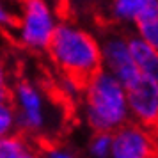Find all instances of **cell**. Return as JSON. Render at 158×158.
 <instances>
[{"label":"cell","mask_w":158,"mask_h":158,"mask_svg":"<svg viewBox=\"0 0 158 158\" xmlns=\"http://www.w3.org/2000/svg\"><path fill=\"white\" fill-rule=\"evenodd\" d=\"M16 133V114L11 101L0 103V139Z\"/></svg>","instance_id":"13"},{"label":"cell","mask_w":158,"mask_h":158,"mask_svg":"<svg viewBox=\"0 0 158 158\" xmlns=\"http://www.w3.org/2000/svg\"><path fill=\"white\" fill-rule=\"evenodd\" d=\"M131 123L140 124L149 130L158 128V82L151 78H142L133 87L126 89Z\"/></svg>","instance_id":"7"},{"label":"cell","mask_w":158,"mask_h":158,"mask_svg":"<svg viewBox=\"0 0 158 158\" xmlns=\"http://www.w3.org/2000/svg\"><path fill=\"white\" fill-rule=\"evenodd\" d=\"M110 158H158V146L149 130L130 121L112 133Z\"/></svg>","instance_id":"6"},{"label":"cell","mask_w":158,"mask_h":158,"mask_svg":"<svg viewBox=\"0 0 158 158\" xmlns=\"http://www.w3.org/2000/svg\"><path fill=\"white\" fill-rule=\"evenodd\" d=\"M0 158H41V151L22 133H11L0 139Z\"/></svg>","instance_id":"10"},{"label":"cell","mask_w":158,"mask_h":158,"mask_svg":"<svg viewBox=\"0 0 158 158\" xmlns=\"http://www.w3.org/2000/svg\"><path fill=\"white\" fill-rule=\"evenodd\" d=\"M59 16L53 6L44 0H25L16 18V41L32 52L48 50L57 30Z\"/></svg>","instance_id":"4"},{"label":"cell","mask_w":158,"mask_h":158,"mask_svg":"<svg viewBox=\"0 0 158 158\" xmlns=\"http://www.w3.org/2000/svg\"><path fill=\"white\" fill-rule=\"evenodd\" d=\"M11 103L16 114V131L25 137H41L55 121L50 100L36 82L18 80L11 91Z\"/></svg>","instance_id":"3"},{"label":"cell","mask_w":158,"mask_h":158,"mask_svg":"<svg viewBox=\"0 0 158 158\" xmlns=\"http://www.w3.org/2000/svg\"><path fill=\"white\" fill-rule=\"evenodd\" d=\"M101 41V59L103 69L121 82L124 89L133 87L142 78L135 62L131 59L128 46V36L121 32H107L100 39Z\"/></svg>","instance_id":"5"},{"label":"cell","mask_w":158,"mask_h":158,"mask_svg":"<svg viewBox=\"0 0 158 158\" xmlns=\"http://www.w3.org/2000/svg\"><path fill=\"white\" fill-rule=\"evenodd\" d=\"M135 36H139L144 43H148L153 50L158 52V18L139 23L135 27Z\"/></svg>","instance_id":"12"},{"label":"cell","mask_w":158,"mask_h":158,"mask_svg":"<svg viewBox=\"0 0 158 158\" xmlns=\"http://www.w3.org/2000/svg\"><path fill=\"white\" fill-rule=\"evenodd\" d=\"M59 91L66 96V100L78 101L82 100V93H84V82L78 78H73L68 75H62L59 80Z\"/></svg>","instance_id":"14"},{"label":"cell","mask_w":158,"mask_h":158,"mask_svg":"<svg viewBox=\"0 0 158 158\" xmlns=\"http://www.w3.org/2000/svg\"><path fill=\"white\" fill-rule=\"evenodd\" d=\"M16 18H18V16H16L4 2H0V29H15Z\"/></svg>","instance_id":"16"},{"label":"cell","mask_w":158,"mask_h":158,"mask_svg":"<svg viewBox=\"0 0 158 158\" xmlns=\"http://www.w3.org/2000/svg\"><path fill=\"white\" fill-rule=\"evenodd\" d=\"M82 117L93 133H114L131 121L126 89L105 69L84 84Z\"/></svg>","instance_id":"2"},{"label":"cell","mask_w":158,"mask_h":158,"mask_svg":"<svg viewBox=\"0 0 158 158\" xmlns=\"http://www.w3.org/2000/svg\"><path fill=\"white\" fill-rule=\"evenodd\" d=\"M128 46L139 73L146 78L158 82V52L135 34H128Z\"/></svg>","instance_id":"9"},{"label":"cell","mask_w":158,"mask_h":158,"mask_svg":"<svg viewBox=\"0 0 158 158\" xmlns=\"http://www.w3.org/2000/svg\"><path fill=\"white\" fill-rule=\"evenodd\" d=\"M39 151H41V158H80V155L75 149L66 146H57V144H46Z\"/></svg>","instance_id":"15"},{"label":"cell","mask_w":158,"mask_h":158,"mask_svg":"<svg viewBox=\"0 0 158 158\" xmlns=\"http://www.w3.org/2000/svg\"><path fill=\"white\" fill-rule=\"evenodd\" d=\"M46 52L62 75L78 78L84 84L103 69L101 41L91 30L71 20L59 22Z\"/></svg>","instance_id":"1"},{"label":"cell","mask_w":158,"mask_h":158,"mask_svg":"<svg viewBox=\"0 0 158 158\" xmlns=\"http://www.w3.org/2000/svg\"><path fill=\"white\" fill-rule=\"evenodd\" d=\"M7 80H9V71H7V64L4 57L0 55V93L7 91Z\"/></svg>","instance_id":"17"},{"label":"cell","mask_w":158,"mask_h":158,"mask_svg":"<svg viewBox=\"0 0 158 158\" xmlns=\"http://www.w3.org/2000/svg\"><path fill=\"white\" fill-rule=\"evenodd\" d=\"M107 11L115 23L137 27L139 23L158 18V0H114Z\"/></svg>","instance_id":"8"},{"label":"cell","mask_w":158,"mask_h":158,"mask_svg":"<svg viewBox=\"0 0 158 158\" xmlns=\"http://www.w3.org/2000/svg\"><path fill=\"white\" fill-rule=\"evenodd\" d=\"M85 151L89 158H110L112 133H93L89 137Z\"/></svg>","instance_id":"11"}]
</instances>
